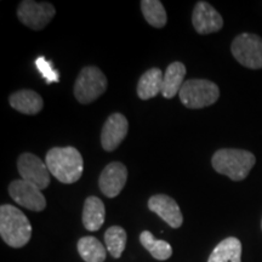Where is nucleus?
Returning a JSON list of instances; mask_svg holds the SVG:
<instances>
[{
    "mask_svg": "<svg viewBox=\"0 0 262 262\" xmlns=\"http://www.w3.org/2000/svg\"><path fill=\"white\" fill-rule=\"evenodd\" d=\"M140 242L156 260L165 261L172 255V248L168 242L156 239L149 231H143L140 234Z\"/></svg>",
    "mask_w": 262,
    "mask_h": 262,
    "instance_id": "aec40b11",
    "label": "nucleus"
},
{
    "mask_svg": "<svg viewBox=\"0 0 262 262\" xmlns=\"http://www.w3.org/2000/svg\"><path fill=\"white\" fill-rule=\"evenodd\" d=\"M78 253L85 262H103L107 249L95 237H83L78 242Z\"/></svg>",
    "mask_w": 262,
    "mask_h": 262,
    "instance_id": "6ab92c4d",
    "label": "nucleus"
},
{
    "mask_svg": "<svg viewBox=\"0 0 262 262\" xmlns=\"http://www.w3.org/2000/svg\"><path fill=\"white\" fill-rule=\"evenodd\" d=\"M127 180V169L123 163H110L102 170L98 180L101 192L108 198H114L122 192Z\"/></svg>",
    "mask_w": 262,
    "mask_h": 262,
    "instance_id": "f8f14e48",
    "label": "nucleus"
},
{
    "mask_svg": "<svg viewBox=\"0 0 262 262\" xmlns=\"http://www.w3.org/2000/svg\"><path fill=\"white\" fill-rule=\"evenodd\" d=\"M192 25L199 34H211L224 27V19L209 3L198 2L193 9Z\"/></svg>",
    "mask_w": 262,
    "mask_h": 262,
    "instance_id": "9d476101",
    "label": "nucleus"
},
{
    "mask_svg": "<svg viewBox=\"0 0 262 262\" xmlns=\"http://www.w3.org/2000/svg\"><path fill=\"white\" fill-rule=\"evenodd\" d=\"M9 102L15 111L22 114H27V116H35L44 107V101L41 96L33 90L16 91L10 95Z\"/></svg>",
    "mask_w": 262,
    "mask_h": 262,
    "instance_id": "4468645a",
    "label": "nucleus"
},
{
    "mask_svg": "<svg viewBox=\"0 0 262 262\" xmlns=\"http://www.w3.org/2000/svg\"><path fill=\"white\" fill-rule=\"evenodd\" d=\"M9 194L18 205L32 211H42L47 208V199L40 189L25 180H15L10 183Z\"/></svg>",
    "mask_w": 262,
    "mask_h": 262,
    "instance_id": "1a4fd4ad",
    "label": "nucleus"
},
{
    "mask_svg": "<svg viewBox=\"0 0 262 262\" xmlns=\"http://www.w3.org/2000/svg\"><path fill=\"white\" fill-rule=\"evenodd\" d=\"M186 72H187L186 66L181 62H172L168 66L163 78L162 95L164 97L172 98L180 93L185 83L183 79H185Z\"/></svg>",
    "mask_w": 262,
    "mask_h": 262,
    "instance_id": "dca6fc26",
    "label": "nucleus"
},
{
    "mask_svg": "<svg viewBox=\"0 0 262 262\" xmlns=\"http://www.w3.org/2000/svg\"><path fill=\"white\" fill-rule=\"evenodd\" d=\"M233 57L239 63L250 70L262 68V38L251 33H243L231 45Z\"/></svg>",
    "mask_w": 262,
    "mask_h": 262,
    "instance_id": "423d86ee",
    "label": "nucleus"
},
{
    "mask_svg": "<svg viewBox=\"0 0 262 262\" xmlns=\"http://www.w3.org/2000/svg\"><path fill=\"white\" fill-rule=\"evenodd\" d=\"M256 163L251 152L244 149L222 148L216 150L211 158V165L216 172L233 181H243Z\"/></svg>",
    "mask_w": 262,
    "mask_h": 262,
    "instance_id": "f03ea898",
    "label": "nucleus"
},
{
    "mask_svg": "<svg viewBox=\"0 0 262 262\" xmlns=\"http://www.w3.org/2000/svg\"><path fill=\"white\" fill-rule=\"evenodd\" d=\"M148 208L150 211L165 221L170 227L180 228L183 224V216L181 209L171 196L166 194H156L148 199Z\"/></svg>",
    "mask_w": 262,
    "mask_h": 262,
    "instance_id": "ddd939ff",
    "label": "nucleus"
},
{
    "mask_svg": "<svg viewBox=\"0 0 262 262\" xmlns=\"http://www.w3.org/2000/svg\"><path fill=\"white\" fill-rule=\"evenodd\" d=\"M104 216H106V209L103 202L98 196H88L83 209L84 227L91 232L98 231L104 224Z\"/></svg>",
    "mask_w": 262,
    "mask_h": 262,
    "instance_id": "2eb2a0df",
    "label": "nucleus"
},
{
    "mask_svg": "<svg viewBox=\"0 0 262 262\" xmlns=\"http://www.w3.org/2000/svg\"><path fill=\"white\" fill-rule=\"evenodd\" d=\"M208 262H242V243L238 238L228 237L212 250Z\"/></svg>",
    "mask_w": 262,
    "mask_h": 262,
    "instance_id": "a211bd4d",
    "label": "nucleus"
},
{
    "mask_svg": "<svg viewBox=\"0 0 262 262\" xmlns=\"http://www.w3.org/2000/svg\"><path fill=\"white\" fill-rule=\"evenodd\" d=\"M56 10L48 2L37 3L33 0L21 2L17 9V17L25 26L34 31L44 29L54 18Z\"/></svg>",
    "mask_w": 262,
    "mask_h": 262,
    "instance_id": "0eeeda50",
    "label": "nucleus"
},
{
    "mask_svg": "<svg viewBox=\"0 0 262 262\" xmlns=\"http://www.w3.org/2000/svg\"><path fill=\"white\" fill-rule=\"evenodd\" d=\"M141 10L145 16V19L148 25L155 28L165 27L168 16L164 6L159 0H142L141 2Z\"/></svg>",
    "mask_w": 262,
    "mask_h": 262,
    "instance_id": "412c9836",
    "label": "nucleus"
},
{
    "mask_svg": "<svg viewBox=\"0 0 262 262\" xmlns=\"http://www.w3.org/2000/svg\"><path fill=\"white\" fill-rule=\"evenodd\" d=\"M17 169L22 180L39 189H45L50 185V171L47 163L33 153H24L17 160Z\"/></svg>",
    "mask_w": 262,
    "mask_h": 262,
    "instance_id": "6e6552de",
    "label": "nucleus"
},
{
    "mask_svg": "<svg viewBox=\"0 0 262 262\" xmlns=\"http://www.w3.org/2000/svg\"><path fill=\"white\" fill-rule=\"evenodd\" d=\"M179 95L183 106L199 110L214 104L220 97V89L210 80L188 79L183 83Z\"/></svg>",
    "mask_w": 262,
    "mask_h": 262,
    "instance_id": "20e7f679",
    "label": "nucleus"
},
{
    "mask_svg": "<svg viewBox=\"0 0 262 262\" xmlns=\"http://www.w3.org/2000/svg\"><path fill=\"white\" fill-rule=\"evenodd\" d=\"M127 235L125 229L120 226H112L104 233V243L108 253L114 258H119L122 256L123 251L125 250Z\"/></svg>",
    "mask_w": 262,
    "mask_h": 262,
    "instance_id": "4be33fe9",
    "label": "nucleus"
},
{
    "mask_svg": "<svg viewBox=\"0 0 262 262\" xmlns=\"http://www.w3.org/2000/svg\"><path fill=\"white\" fill-rule=\"evenodd\" d=\"M164 73L159 68L153 67L142 74L137 84V96L141 100H149L162 93Z\"/></svg>",
    "mask_w": 262,
    "mask_h": 262,
    "instance_id": "f3484780",
    "label": "nucleus"
},
{
    "mask_svg": "<svg viewBox=\"0 0 262 262\" xmlns=\"http://www.w3.org/2000/svg\"><path fill=\"white\" fill-rule=\"evenodd\" d=\"M45 163L51 175L66 185L77 182L83 175V157L74 147H54L47 153Z\"/></svg>",
    "mask_w": 262,
    "mask_h": 262,
    "instance_id": "f257e3e1",
    "label": "nucleus"
},
{
    "mask_svg": "<svg viewBox=\"0 0 262 262\" xmlns=\"http://www.w3.org/2000/svg\"><path fill=\"white\" fill-rule=\"evenodd\" d=\"M261 228H262V221H261Z\"/></svg>",
    "mask_w": 262,
    "mask_h": 262,
    "instance_id": "b1692460",
    "label": "nucleus"
},
{
    "mask_svg": "<svg viewBox=\"0 0 262 262\" xmlns=\"http://www.w3.org/2000/svg\"><path fill=\"white\" fill-rule=\"evenodd\" d=\"M0 235L11 248H22L31 241L32 226L27 216L14 205L0 208Z\"/></svg>",
    "mask_w": 262,
    "mask_h": 262,
    "instance_id": "7ed1b4c3",
    "label": "nucleus"
},
{
    "mask_svg": "<svg viewBox=\"0 0 262 262\" xmlns=\"http://www.w3.org/2000/svg\"><path fill=\"white\" fill-rule=\"evenodd\" d=\"M129 123L122 113H113L107 118L101 131V145L104 150L117 149L127 135Z\"/></svg>",
    "mask_w": 262,
    "mask_h": 262,
    "instance_id": "9b49d317",
    "label": "nucleus"
},
{
    "mask_svg": "<svg viewBox=\"0 0 262 262\" xmlns=\"http://www.w3.org/2000/svg\"><path fill=\"white\" fill-rule=\"evenodd\" d=\"M107 78L100 68L88 66L80 71L74 84V96L81 104H89L103 95L107 89Z\"/></svg>",
    "mask_w": 262,
    "mask_h": 262,
    "instance_id": "39448f33",
    "label": "nucleus"
},
{
    "mask_svg": "<svg viewBox=\"0 0 262 262\" xmlns=\"http://www.w3.org/2000/svg\"><path fill=\"white\" fill-rule=\"evenodd\" d=\"M35 67H37L38 71L40 72L42 78L48 81V84L57 83V81L60 80L58 71L55 70L52 62L48 61L44 56H39L37 60H35Z\"/></svg>",
    "mask_w": 262,
    "mask_h": 262,
    "instance_id": "5701e85b",
    "label": "nucleus"
}]
</instances>
